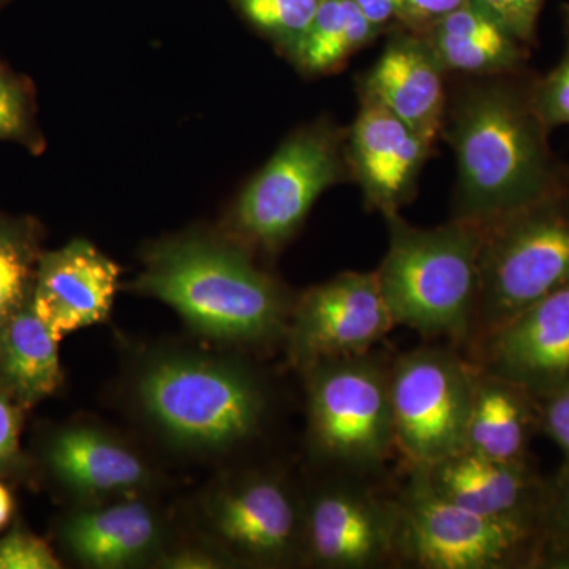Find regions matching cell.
Instances as JSON below:
<instances>
[{"instance_id": "836d02e7", "label": "cell", "mask_w": 569, "mask_h": 569, "mask_svg": "<svg viewBox=\"0 0 569 569\" xmlns=\"http://www.w3.org/2000/svg\"><path fill=\"white\" fill-rule=\"evenodd\" d=\"M467 2L468 0H403L402 26L417 33L426 31Z\"/></svg>"}, {"instance_id": "9c48e42d", "label": "cell", "mask_w": 569, "mask_h": 569, "mask_svg": "<svg viewBox=\"0 0 569 569\" xmlns=\"http://www.w3.org/2000/svg\"><path fill=\"white\" fill-rule=\"evenodd\" d=\"M478 367L441 347L408 351L389 367L395 447L411 468L466 449Z\"/></svg>"}, {"instance_id": "8d00e7d4", "label": "cell", "mask_w": 569, "mask_h": 569, "mask_svg": "<svg viewBox=\"0 0 569 569\" xmlns=\"http://www.w3.org/2000/svg\"><path fill=\"white\" fill-rule=\"evenodd\" d=\"M9 2V0H0V9H2L6 3Z\"/></svg>"}, {"instance_id": "8992f818", "label": "cell", "mask_w": 569, "mask_h": 569, "mask_svg": "<svg viewBox=\"0 0 569 569\" xmlns=\"http://www.w3.org/2000/svg\"><path fill=\"white\" fill-rule=\"evenodd\" d=\"M346 140L328 119L291 134L231 206L223 233L252 252H277L318 198L347 178Z\"/></svg>"}, {"instance_id": "ffe728a7", "label": "cell", "mask_w": 569, "mask_h": 569, "mask_svg": "<svg viewBox=\"0 0 569 569\" xmlns=\"http://www.w3.org/2000/svg\"><path fill=\"white\" fill-rule=\"evenodd\" d=\"M447 71L492 77L520 71L527 44L475 0L419 32Z\"/></svg>"}, {"instance_id": "44dd1931", "label": "cell", "mask_w": 569, "mask_h": 569, "mask_svg": "<svg viewBox=\"0 0 569 569\" xmlns=\"http://www.w3.org/2000/svg\"><path fill=\"white\" fill-rule=\"evenodd\" d=\"M537 429V397L478 367L466 449L503 462H523Z\"/></svg>"}, {"instance_id": "d4e9b609", "label": "cell", "mask_w": 569, "mask_h": 569, "mask_svg": "<svg viewBox=\"0 0 569 569\" xmlns=\"http://www.w3.org/2000/svg\"><path fill=\"white\" fill-rule=\"evenodd\" d=\"M0 141L17 142L32 156L47 148L39 123L36 86L0 61Z\"/></svg>"}, {"instance_id": "603a6c76", "label": "cell", "mask_w": 569, "mask_h": 569, "mask_svg": "<svg viewBox=\"0 0 569 569\" xmlns=\"http://www.w3.org/2000/svg\"><path fill=\"white\" fill-rule=\"evenodd\" d=\"M378 33L355 0H321L312 24L290 59L302 73H331L372 43Z\"/></svg>"}, {"instance_id": "5b68a950", "label": "cell", "mask_w": 569, "mask_h": 569, "mask_svg": "<svg viewBox=\"0 0 569 569\" xmlns=\"http://www.w3.org/2000/svg\"><path fill=\"white\" fill-rule=\"evenodd\" d=\"M569 280V187L482 228L471 347Z\"/></svg>"}, {"instance_id": "ac0fdd59", "label": "cell", "mask_w": 569, "mask_h": 569, "mask_svg": "<svg viewBox=\"0 0 569 569\" xmlns=\"http://www.w3.org/2000/svg\"><path fill=\"white\" fill-rule=\"evenodd\" d=\"M447 73L429 43L403 28L389 37L362 80L361 93L383 104L427 141L436 142L447 118Z\"/></svg>"}, {"instance_id": "7a4b0ae2", "label": "cell", "mask_w": 569, "mask_h": 569, "mask_svg": "<svg viewBox=\"0 0 569 569\" xmlns=\"http://www.w3.org/2000/svg\"><path fill=\"white\" fill-rule=\"evenodd\" d=\"M141 264L130 290L170 306L201 339L227 348L283 342L295 298L223 231L164 236L142 249Z\"/></svg>"}, {"instance_id": "6da1fadb", "label": "cell", "mask_w": 569, "mask_h": 569, "mask_svg": "<svg viewBox=\"0 0 569 569\" xmlns=\"http://www.w3.org/2000/svg\"><path fill=\"white\" fill-rule=\"evenodd\" d=\"M449 104L445 134L458 162L455 219L485 228L567 186L550 152L531 82L479 77Z\"/></svg>"}, {"instance_id": "cb8c5ba5", "label": "cell", "mask_w": 569, "mask_h": 569, "mask_svg": "<svg viewBox=\"0 0 569 569\" xmlns=\"http://www.w3.org/2000/svg\"><path fill=\"white\" fill-rule=\"evenodd\" d=\"M43 238L36 217L0 211V329L32 299Z\"/></svg>"}, {"instance_id": "f546056e", "label": "cell", "mask_w": 569, "mask_h": 569, "mask_svg": "<svg viewBox=\"0 0 569 569\" xmlns=\"http://www.w3.org/2000/svg\"><path fill=\"white\" fill-rule=\"evenodd\" d=\"M24 413L0 392V478H24L31 473V462L21 447Z\"/></svg>"}, {"instance_id": "4316f807", "label": "cell", "mask_w": 569, "mask_h": 569, "mask_svg": "<svg viewBox=\"0 0 569 569\" xmlns=\"http://www.w3.org/2000/svg\"><path fill=\"white\" fill-rule=\"evenodd\" d=\"M537 568L569 569V463L545 485L538 512Z\"/></svg>"}, {"instance_id": "4fadbf2b", "label": "cell", "mask_w": 569, "mask_h": 569, "mask_svg": "<svg viewBox=\"0 0 569 569\" xmlns=\"http://www.w3.org/2000/svg\"><path fill=\"white\" fill-rule=\"evenodd\" d=\"M56 538L82 568L152 567L173 542L152 493L77 503L56 526Z\"/></svg>"}, {"instance_id": "e0dca14e", "label": "cell", "mask_w": 569, "mask_h": 569, "mask_svg": "<svg viewBox=\"0 0 569 569\" xmlns=\"http://www.w3.org/2000/svg\"><path fill=\"white\" fill-rule=\"evenodd\" d=\"M119 276V266L86 239L44 250L33 284V310L61 342L71 332L107 320Z\"/></svg>"}, {"instance_id": "2e32d148", "label": "cell", "mask_w": 569, "mask_h": 569, "mask_svg": "<svg viewBox=\"0 0 569 569\" xmlns=\"http://www.w3.org/2000/svg\"><path fill=\"white\" fill-rule=\"evenodd\" d=\"M346 142L348 170L361 187L366 204L383 216L399 212L417 192L433 142L366 93Z\"/></svg>"}, {"instance_id": "52a82bcc", "label": "cell", "mask_w": 569, "mask_h": 569, "mask_svg": "<svg viewBox=\"0 0 569 569\" xmlns=\"http://www.w3.org/2000/svg\"><path fill=\"white\" fill-rule=\"evenodd\" d=\"M301 373L316 456L353 470L383 466L396 449L388 367L366 353L325 359Z\"/></svg>"}, {"instance_id": "f1b7e54d", "label": "cell", "mask_w": 569, "mask_h": 569, "mask_svg": "<svg viewBox=\"0 0 569 569\" xmlns=\"http://www.w3.org/2000/svg\"><path fill=\"white\" fill-rule=\"evenodd\" d=\"M61 560L44 539L24 527L0 538V569H59Z\"/></svg>"}, {"instance_id": "83f0119b", "label": "cell", "mask_w": 569, "mask_h": 569, "mask_svg": "<svg viewBox=\"0 0 569 569\" xmlns=\"http://www.w3.org/2000/svg\"><path fill=\"white\" fill-rule=\"evenodd\" d=\"M531 99L549 130L569 126V10L565 13V50L542 80L531 82Z\"/></svg>"}, {"instance_id": "5bb4252c", "label": "cell", "mask_w": 569, "mask_h": 569, "mask_svg": "<svg viewBox=\"0 0 569 569\" xmlns=\"http://www.w3.org/2000/svg\"><path fill=\"white\" fill-rule=\"evenodd\" d=\"M397 509L366 490L335 486L302 501L301 561L366 569L395 560Z\"/></svg>"}, {"instance_id": "7c38bea8", "label": "cell", "mask_w": 569, "mask_h": 569, "mask_svg": "<svg viewBox=\"0 0 569 569\" xmlns=\"http://www.w3.org/2000/svg\"><path fill=\"white\" fill-rule=\"evenodd\" d=\"M40 463L74 505L146 496L160 481L151 460L132 441L89 421L51 430L41 443Z\"/></svg>"}, {"instance_id": "1f68e13d", "label": "cell", "mask_w": 569, "mask_h": 569, "mask_svg": "<svg viewBox=\"0 0 569 569\" xmlns=\"http://www.w3.org/2000/svg\"><path fill=\"white\" fill-rule=\"evenodd\" d=\"M539 429L563 452L569 463V385L537 397Z\"/></svg>"}, {"instance_id": "d590c367", "label": "cell", "mask_w": 569, "mask_h": 569, "mask_svg": "<svg viewBox=\"0 0 569 569\" xmlns=\"http://www.w3.org/2000/svg\"><path fill=\"white\" fill-rule=\"evenodd\" d=\"M0 478V531L6 529L14 515V498L9 486Z\"/></svg>"}, {"instance_id": "277c9868", "label": "cell", "mask_w": 569, "mask_h": 569, "mask_svg": "<svg viewBox=\"0 0 569 569\" xmlns=\"http://www.w3.org/2000/svg\"><path fill=\"white\" fill-rule=\"evenodd\" d=\"M385 219L389 246L376 272L396 325L470 346L482 228L456 219L441 227L417 228L399 212Z\"/></svg>"}, {"instance_id": "e575fe53", "label": "cell", "mask_w": 569, "mask_h": 569, "mask_svg": "<svg viewBox=\"0 0 569 569\" xmlns=\"http://www.w3.org/2000/svg\"><path fill=\"white\" fill-rule=\"evenodd\" d=\"M355 3L377 31L381 32L395 22L402 24L403 0H355Z\"/></svg>"}, {"instance_id": "484cf974", "label": "cell", "mask_w": 569, "mask_h": 569, "mask_svg": "<svg viewBox=\"0 0 569 569\" xmlns=\"http://www.w3.org/2000/svg\"><path fill=\"white\" fill-rule=\"evenodd\" d=\"M321 0H234L254 29H258L277 48L290 58L299 41L306 36Z\"/></svg>"}, {"instance_id": "8fae6325", "label": "cell", "mask_w": 569, "mask_h": 569, "mask_svg": "<svg viewBox=\"0 0 569 569\" xmlns=\"http://www.w3.org/2000/svg\"><path fill=\"white\" fill-rule=\"evenodd\" d=\"M396 326L377 272H343L295 298L283 342L301 372L325 359L369 353Z\"/></svg>"}, {"instance_id": "30bf717a", "label": "cell", "mask_w": 569, "mask_h": 569, "mask_svg": "<svg viewBox=\"0 0 569 569\" xmlns=\"http://www.w3.org/2000/svg\"><path fill=\"white\" fill-rule=\"evenodd\" d=\"M194 520L203 541L234 567L301 561L302 501L271 473L227 475L198 497Z\"/></svg>"}, {"instance_id": "4dcf8cb0", "label": "cell", "mask_w": 569, "mask_h": 569, "mask_svg": "<svg viewBox=\"0 0 569 569\" xmlns=\"http://www.w3.org/2000/svg\"><path fill=\"white\" fill-rule=\"evenodd\" d=\"M475 2L503 22L523 44H530L535 40L538 18L546 0H475Z\"/></svg>"}, {"instance_id": "d6a6232c", "label": "cell", "mask_w": 569, "mask_h": 569, "mask_svg": "<svg viewBox=\"0 0 569 569\" xmlns=\"http://www.w3.org/2000/svg\"><path fill=\"white\" fill-rule=\"evenodd\" d=\"M234 567L222 552L208 542L194 546H173L164 550L156 568L164 569H217Z\"/></svg>"}, {"instance_id": "d6986e66", "label": "cell", "mask_w": 569, "mask_h": 569, "mask_svg": "<svg viewBox=\"0 0 569 569\" xmlns=\"http://www.w3.org/2000/svg\"><path fill=\"white\" fill-rule=\"evenodd\" d=\"M438 496L486 518L537 523L545 485L523 462L456 452L432 466L411 468Z\"/></svg>"}, {"instance_id": "3957f363", "label": "cell", "mask_w": 569, "mask_h": 569, "mask_svg": "<svg viewBox=\"0 0 569 569\" xmlns=\"http://www.w3.org/2000/svg\"><path fill=\"white\" fill-rule=\"evenodd\" d=\"M129 397L142 425L163 447L217 458L252 440L268 397L238 356L157 348L133 366Z\"/></svg>"}, {"instance_id": "ba28073f", "label": "cell", "mask_w": 569, "mask_h": 569, "mask_svg": "<svg viewBox=\"0 0 569 569\" xmlns=\"http://www.w3.org/2000/svg\"><path fill=\"white\" fill-rule=\"evenodd\" d=\"M395 560L425 569L535 568L537 523L486 518L452 503L417 471L396 500Z\"/></svg>"}, {"instance_id": "9a60e30c", "label": "cell", "mask_w": 569, "mask_h": 569, "mask_svg": "<svg viewBox=\"0 0 569 569\" xmlns=\"http://www.w3.org/2000/svg\"><path fill=\"white\" fill-rule=\"evenodd\" d=\"M475 365L535 397L569 385V280L485 337Z\"/></svg>"}, {"instance_id": "7402d4cb", "label": "cell", "mask_w": 569, "mask_h": 569, "mask_svg": "<svg viewBox=\"0 0 569 569\" xmlns=\"http://www.w3.org/2000/svg\"><path fill=\"white\" fill-rule=\"evenodd\" d=\"M62 383L59 340L37 316L31 299L0 329V392L28 411Z\"/></svg>"}]
</instances>
